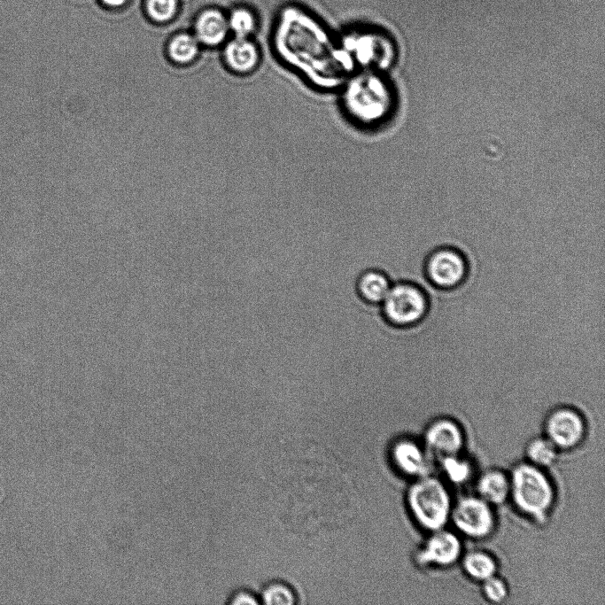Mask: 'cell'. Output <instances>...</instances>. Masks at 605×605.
I'll return each instance as SVG.
<instances>
[{
  "mask_svg": "<svg viewBox=\"0 0 605 605\" xmlns=\"http://www.w3.org/2000/svg\"><path fill=\"white\" fill-rule=\"evenodd\" d=\"M545 437L559 451L579 446L587 432V419L577 407L560 405L547 412L542 421Z\"/></svg>",
  "mask_w": 605,
  "mask_h": 605,
  "instance_id": "cell-6",
  "label": "cell"
},
{
  "mask_svg": "<svg viewBox=\"0 0 605 605\" xmlns=\"http://www.w3.org/2000/svg\"><path fill=\"white\" fill-rule=\"evenodd\" d=\"M340 102L352 122L372 128L392 118L398 109L399 96L389 78L381 72L368 70L345 79Z\"/></svg>",
  "mask_w": 605,
  "mask_h": 605,
  "instance_id": "cell-1",
  "label": "cell"
},
{
  "mask_svg": "<svg viewBox=\"0 0 605 605\" xmlns=\"http://www.w3.org/2000/svg\"><path fill=\"white\" fill-rule=\"evenodd\" d=\"M559 452L547 437H536L526 445V462L545 469L555 464Z\"/></svg>",
  "mask_w": 605,
  "mask_h": 605,
  "instance_id": "cell-16",
  "label": "cell"
},
{
  "mask_svg": "<svg viewBox=\"0 0 605 605\" xmlns=\"http://www.w3.org/2000/svg\"><path fill=\"white\" fill-rule=\"evenodd\" d=\"M458 534L472 539H485L496 528L493 507L477 495H466L453 503L450 515Z\"/></svg>",
  "mask_w": 605,
  "mask_h": 605,
  "instance_id": "cell-5",
  "label": "cell"
},
{
  "mask_svg": "<svg viewBox=\"0 0 605 605\" xmlns=\"http://www.w3.org/2000/svg\"><path fill=\"white\" fill-rule=\"evenodd\" d=\"M476 490L477 495L493 507L500 506L509 499V474L500 469L485 470L477 480Z\"/></svg>",
  "mask_w": 605,
  "mask_h": 605,
  "instance_id": "cell-12",
  "label": "cell"
},
{
  "mask_svg": "<svg viewBox=\"0 0 605 605\" xmlns=\"http://www.w3.org/2000/svg\"><path fill=\"white\" fill-rule=\"evenodd\" d=\"M509 479V499L515 508L539 524L547 522L556 492L545 469L528 462H520L513 467Z\"/></svg>",
  "mask_w": 605,
  "mask_h": 605,
  "instance_id": "cell-2",
  "label": "cell"
},
{
  "mask_svg": "<svg viewBox=\"0 0 605 605\" xmlns=\"http://www.w3.org/2000/svg\"><path fill=\"white\" fill-rule=\"evenodd\" d=\"M255 18L247 9L237 8L234 10L228 20L230 28L236 36L247 37L255 28Z\"/></svg>",
  "mask_w": 605,
  "mask_h": 605,
  "instance_id": "cell-21",
  "label": "cell"
},
{
  "mask_svg": "<svg viewBox=\"0 0 605 605\" xmlns=\"http://www.w3.org/2000/svg\"><path fill=\"white\" fill-rule=\"evenodd\" d=\"M424 272L428 281L437 288L448 289L459 285L468 272V262L462 252L453 246H440L430 252Z\"/></svg>",
  "mask_w": 605,
  "mask_h": 605,
  "instance_id": "cell-7",
  "label": "cell"
},
{
  "mask_svg": "<svg viewBox=\"0 0 605 605\" xmlns=\"http://www.w3.org/2000/svg\"><path fill=\"white\" fill-rule=\"evenodd\" d=\"M428 454L416 441L403 438L396 441L391 449L392 462L403 475L417 478L428 474Z\"/></svg>",
  "mask_w": 605,
  "mask_h": 605,
  "instance_id": "cell-10",
  "label": "cell"
},
{
  "mask_svg": "<svg viewBox=\"0 0 605 605\" xmlns=\"http://www.w3.org/2000/svg\"><path fill=\"white\" fill-rule=\"evenodd\" d=\"M481 591L484 598L493 604L504 602L509 593L507 582L497 574L481 582Z\"/></svg>",
  "mask_w": 605,
  "mask_h": 605,
  "instance_id": "cell-20",
  "label": "cell"
},
{
  "mask_svg": "<svg viewBox=\"0 0 605 605\" xmlns=\"http://www.w3.org/2000/svg\"><path fill=\"white\" fill-rule=\"evenodd\" d=\"M292 588L281 582L267 586L262 591L261 601L267 605H291L296 603Z\"/></svg>",
  "mask_w": 605,
  "mask_h": 605,
  "instance_id": "cell-19",
  "label": "cell"
},
{
  "mask_svg": "<svg viewBox=\"0 0 605 605\" xmlns=\"http://www.w3.org/2000/svg\"><path fill=\"white\" fill-rule=\"evenodd\" d=\"M392 281L388 275L376 268L366 269L359 275L356 289L360 297L368 303L380 305L386 297Z\"/></svg>",
  "mask_w": 605,
  "mask_h": 605,
  "instance_id": "cell-13",
  "label": "cell"
},
{
  "mask_svg": "<svg viewBox=\"0 0 605 605\" xmlns=\"http://www.w3.org/2000/svg\"><path fill=\"white\" fill-rule=\"evenodd\" d=\"M227 603L232 605H256L260 601L251 592L238 590L228 597Z\"/></svg>",
  "mask_w": 605,
  "mask_h": 605,
  "instance_id": "cell-23",
  "label": "cell"
},
{
  "mask_svg": "<svg viewBox=\"0 0 605 605\" xmlns=\"http://www.w3.org/2000/svg\"><path fill=\"white\" fill-rule=\"evenodd\" d=\"M460 454L449 455L438 460L442 473L451 484L455 485L466 484L473 473L470 462Z\"/></svg>",
  "mask_w": 605,
  "mask_h": 605,
  "instance_id": "cell-17",
  "label": "cell"
},
{
  "mask_svg": "<svg viewBox=\"0 0 605 605\" xmlns=\"http://www.w3.org/2000/svg\"><path fill=\"white\" fill-rule=\"evenodd\" d=\"M224 58L232 72L246 75L257 70L260 54L253 42L247 37L236 36L227 44L224 50Z\"/></svg>",
  "mask_w": 605,
  "mask_h": 605,
  "instance_id": "cell-11",
  "label": "cell"
},
{
  "mask_svg": "<svg viewBox=\"0 0 605 605\" xmlns=\"http://www.w3.org/2000/svg\"><path fill=\"white\" fill-rule=\"evenodd\" d=\"M460 561L463 572L474 581L481 583L497 574V560L486 551H469L462 555Z\"/></svg>",
  "mask_w": 605,
  "mask_h": 605,
  "instance_id": "cell-14",
  "label": "cell"
},
{
  "mask_svg": "<svg viewBox=\"0 0 605 605\" xmlns=\"http://www.w3.org/2000/svg\"><path fill=\"white\" fill-rule=\"evenodd\" d=\"M384 317L398 327H407L420 322L429 307L425 291L408 281H395L380 304Z\"/></svg>",
  "mask_w": 605,
  "mask_h": 605,
  "instance_id": "cell-4",
  "label": "cell"
},
{
  "mask_svg": "<svg viewBox=\"0 0 605 605\" xmlns=\"http://www.w3.org/2000/svg\"><path fill=\"white\" fill-rule=\"evenodd\" d=\"M406 501L415 523L429 532L445 528L450 522L452 497L438 477L426 474L415 478L407 489Z\"/></svg>",
  "mask_w": 605,
  "mask_h": 605,
  "instance_id": "cell-3",
  "label": "cell"
},
{
  "mask_svg": "<svg viewBox=\"0 0 605 605\" xmlns=\"http://www.w3.org/2000/svg\"><path fill=\"white\" fill-rule=\"evenodd\" d=\"M423 434L427 454L438 460L460 454L465 445V432L462 423L449 415H439L430 419Z\"/></svg>",
  "mask_w": 605,
  "mask_h": 605,
  "instance_id": "cell-8",
  "label": "cell"
},
{
  "mask_svg": "<svg viewBox=\"0 0 605 605\" xmlns=\"http://www.w3.org/2000/svg\"><path fill=\"white\" fill-rule=\"evenodd\" d=\"M177 8L176 0H148L147 10L157 21H166L173 17Z\"/></svg>",
  "mask_w": 605,
  "mask_h": 605,
  "instance_id": "cell-22",
  "label": "cell"
},
{
  "mask_svg": "<svg viewBox=\"0 0 605 605\" xmlns=\"http://www.w3.org/2000/svg\"><path fill=\"white\" fill-rule=\"evenodd\" d=\"M415 553V562L422 567L448 568L459 562L463 555L460 534L446 527L429 532Z\"/></svg>",
  "mask_w": 605,
  "mask_h": 605,
  "instance_id": "cell-9",
  "label": "cell"
},
{
  "mask_svg": "<svg viewBox=\"0 0 605 605\" xmlns=\"http://www.w3.org/2000/svg\"><path fill=\"white\" fill-rule=\"evenodd\" d=\"M229 29L228 20L222 13L215 10L203 12L196 23L198 38L208 45L221 43Z\"/></svg>",
  "mask_w": 605,
  "mask_h": 605,
  "instance_id": "cell-15",
  "label": "cell"
},
{
  "mask_svg": "<svg viewBox=\"0 0 605 605\" xmlns=\"http://www.w3.org/2000/svg\"><path fill=\"white\" fill-rule=\"evenodd\" d=\"M105 4L110 6L122 5L127 0H102Z\"/></svg>",
  "mask_w": 605,
  "mask_h": 605,
  "instance_id": "cell-24",
  "label": "cell"
},
{
  "mask_svg": "<svg viewBox=\"0 0 605 605\" xmlns=\"http://www.w3.org/2000/svg\"><path fill=\"white\" fill-rule=\"evenodd\" d=\"M197 40L190 35H179L170 43L168 52L170 58L176 63L190 62L198 54Z\"/></svg>",
  "mask_w": 605,
  "mask_h": 605,
  "instance_id": "cell-18",
  "label": "cell"
}]
</instances>
